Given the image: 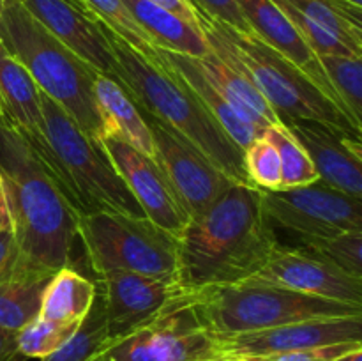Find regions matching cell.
Instances as JSON below:
<instances>
[{"instance_id":"15","label":"cell","mask_w":362,"mask_h":361,"mask_svg":"<svg viewBox=\"0 0 362 361\" xmlns=\"http://www.w3.org/2000/svg\"><path fill=\"white\" fill-rule=\"evenodd\" d=\"M250 280L362 306V278L349 275L336 265L297 248L279 246L267 264Z\"/></svg>"},{"instance_id":"19","label":"cell","mask_w":362,"mask_h":361,"mask_svg":"<svg viewBox=\"0 0 362 361\" xmlns=\"http://www.w3.org/2000/svg\"><path fill=\"white\" fill-rule=\"evenodd\" d=\"M0 103L9 122L34 147L39 158L48 154L42 134L41 88L27 67L0 41Z\"/></svg>"},{"instance_id":"16","label":"cell","mask_w":362,"mask_h":361,"mask_svg":"<svg viewBox=\"0 0 362 361\" xmlns=\"http://www.w3.org/2000/svg\"><path fill=\"white\" fill-rule=\"evenodd\" d=\"M310 156L318 180L362 200V147L359 134L346 133L318 120L285 124Z\"/></svg>"},{"instance_id":"43","label":"cell","mask_w":362,"mask_h":361,"mask_svg":"<svg viewBox=\"0 0 362 361\" xmlns=\"http://www.w3.org/2000/svg\"><path fill=\"white\" fill-rule=\"evenodd\" d=\"M216 361H244V360H216Z\"/></svg>"},{"instance_id":"5","label":"cell","mask_w":362,"mask_h":361,"mask_svg":"<svg viewBox=\"0 0 362 361\" xmlns=\"http://www.w3.org/2000/svg\"><path fill=\"white\" fill-rule=\"evenodd\" d=\"M41 112L42 134L48 145V156L41 161L74 211L78 214L117 211L145 216L101 144L87 137L69 113L42 91Z\"/></svg>"},{"instance_id":"40","label":"cell","mask_w":362,"mask_h":361,"mask_svg":"<svg viewBox=\"0 0 362 361\" xmlns=\"http://www.w3.org/2000/svg\"><path fill=\"white\" fill-rule=\"evenodd\" d=\"M7 122H9V119H7L6 110H4L2 103H0V124H7Z\"/></svg>"},{"instance_id":"42","label":"cell","mask_w":362,"mask_h":361,"mask_svg":"<svg viewBox=\"0 0 362 361\" xmlns=\"http://www.w3.org/2000/svg\"><path fill=\"white\" fill-rule=\"evenodd\" d=\"M74 4H78V6H83V7H88L87 4H85V0H73Z\"/></svg>"},{"instance_id":"12","label":"cell","mask_w":362,"mask_h":361,"mask_svg":"<svg viewBox=\"0 0 362 361\" xmlns=\"http://www.w3.org/2000/svg\"><path fill=\"white\" fill-rule=\"evenodd\" d=\"M219 360H253L311 347L362 342V315L292 322L239 335H216Z\"/></svg>"},{"instance_id":"23","label":"cell","mask_w":362,"mask_h":361,"mask_svg":"<svg viewBox=\"0 0 362 361\" xmlns=\"http://www.w3.org/2000/svg\"><path fill=\"white\" fill-rule=\"evenodd\" d=\"M95 292V282L73 268L59 269L46 285L37 317L60 324H80L90 310Z\"/></svg>"},{"instance_id":"32","label":"cell","mask_w":362,"mask_h":361,"mask_svg":"<svg viewBox=\"0 0 362 361\" xmlns=\"http://www.w3.org/2000/svg\"><path fill=\"white\" fill-rule=\"evenodd\" d=\"M243 161L250 183L258 190L281 188V163L274 145L258 137L243 151Z\"/></svg>"},{"instance_id":"36","label":"cell","mask_w":362,"mask_h":361,"mask_svg":"<svg viewBox=\"0 0 362 361\" xmlns=\"http://www.w3.org/2000/svg\"><path fill=\"white\" fill-rule=\"evenodd\" d=\"M0 361H27L18 350V333L0 329Z\"/></svg>"},{"instance_id":"25","label":"cell","mask_w":362,"mask_h":361,"mask_svg":"<svg viewBox=\"0 0 362 361\" xmlns=\"http://www.w3.org/2000/svg\"><path fill=\"white\" fill-rule=\"evenodd\" d=\"M272 2L290 6L313 23L332 32L354 52L362 55V7L349 6L339 0H272Z\"/></svg>"},{"instance_id":"29","label":"cell","mask_w":362,"mask_h":361,"mask_svg":"<svg viewBox=\"0 0 362 361\" xmlns=\"http://www.w3.org/2000/svg\"><path fill=\"white\" fill-rule=\"evenodd\" d=\"M88 9L105 27H108L113 34L133 46L141 55L154 59V48L151 38L141 30L140 25L129 13L122 0H85Z\"/></svg>"},{"instance_id":"6","label":"cell","mask_w":362,"mask_h":361,"mask_svg":"<svg viewBox=\"0 0 362 361\" xmlns=\"http://www.w3.org/2000/svg\"><path fill=\"white\" fill-rule=\"evenodd\" d=\"M189 299L198 317L214 335H239L313 319L362 315V306L257 280L189 290Z\"/></svg>"},{"instance_id":"31","label":"cell","mask_w":362,"mask_h":361,"mask_svg":"<svg viewBox=\"0 0 362 361\" xmlns=\"http://www.w3.org/2000/svg\"><path fill=\"white\" fill-rule=\"evenodd\" d=\"M80 324H60V322L45 321L35 317L30 324L25 326L18 331V350L27 360L30 357H46L48 354L55 353L71 338Z\"/></svg>"},{"instance_id":"37","label":"cell","mask_w":362,"mask_h":361,"mask_svg":"<svg viewBox=\"0 0 362 361\" xmlns=\"http://www.w3.org/2000/svg\"><path fill=\"white\" fill-rule=\"evenodd\" d=\"M14 251H16V244H14V232L13 227L2 230L0 232V276L7 271L14 258Z\"/></svg>"},{"instance_id":"8","label":"cell","mask_w":362,"mask_h":361,"mask_svg":"<svg viewBox=\"0 0 362 361\" xmlns=\"http://www.w3.org/2000/svg\"><path fill=\"white\" fill-rule=\"evenodd\" d=\"M219 28L232 42L233 50L250 71L258 91L274 110L279 122L286 124L297 119L318 120L361 137V130L356 127L350 117L286 57L265 45L253 32L243 34L223 23H219Z\"/></svg>"},{"instance_id":"13","label":"cell","mask_w":362,"mask_h":361,"mask_svg":"<svg viewBox=\"0 0 362 361\" xmlns=\"http://www.w3.org/2000/svg\"><path fill=\"white\" fill-rule=\"evenodd\" d=\"M95 285L105 303L106 340L126 335L152 321L187 292L175 278H158L129 271L103 273Z\"/></svg>"},{"instance_id":"11","label":"cell","mask_w":362,"mask_h":361,"mask_svg":"<svg viewBox=\"0 0 362 361\" xmlns=\"http://www.w3.org/2000/svg\"><path fill=\"white\" fill-rule=\"evenodd\" d=\"M144 117L154 138V161L161 166L189 219L207 211L232 184H237L168 124L148 113Z\"/></svg>"},{"instance_id":"20","label":"cell","mask_w":362,"mask_h":361,"mask_svg":"<svg viewBox=\"0 0 362 361\" xmlns=\"http://www.w3.org/2000/svg\"><path fill=\"white\" fill-rule=\"evenodd\" d=\"M156 53L179 73V76L186 81L187 87L200 99V103L205 106L209 115L223 127V131L228 134L230 140L240 151H244L251 142L262 137L260 130H257L240 113H237V110L230 105L228 99L223 96V92L216 87L214 81L202 69L197 59L163 48H156Z\"/></svg>"},{"instance_id":"26","label":"cell","mask_w":362,"mask_h":361,"mask_svg":"<svg viewBox=\"0 0 362 361\" xmlns=\"http://www.w3.org/2000/svg\"><path fill=\"white\" fill-rule=\"evenodd\" d=\"M262 137L274 145L279 156V163H281V188L279 190L306 186L318 180V173L310 156L304 151L303 145L293 138V134L286 130L285 124L278 122L274 126L265 127Z\"/></svg>"},{"instance_id":"41","label":"cell","mask_w":362,"mask_h":361,"mask_svg":"<svg viewBox=\"0 0 362 361\" xmlns=\"http://www.w3.org/2000/svg\"><path fill=\"white\" fill-rule=\"evenodd\" d=\"M339 2H345V4H349V6H354V7H362V0H339Z\"/></svg>"},{"instance_id":"10","label":"cell","mask_w":362,"mask_h":361,"mask_svg":"<svg viewBox=\"0 0 362 361\" xmlns=\"http://www.w3.org/2000/svg\"><path fill=\"white\" fill-rule=\"evenodd\" d=\"M271 227L296 234L303 243L362 230V200L322 180L286 190H260Z\"/></svg>"},{"instance_id":"24","label":"cell","mask_w":362,"mask_h":361,"mask_svg":"<svg viewBox=\"0 0 362 361\" xmlns=\"http://www.w3.org/2000/svg\"><path fill=\"white\" fill-rule=\"evenodd\" d=\"M52 276H0V329L21 331L41 310Z\"/></svg>"},{"instance_id":"44","label":"cell","mask_w":362,"mask_h":361,"mask_svg":"<svg viewBox=\"0 0 362 361\" xmlns=\"http://www.w3.org/2000/svg\"><path fill=\"white\" fill-rule=\"evenodd\" d=\"M0 2H2V0H0Z\"/></svg>"},{"instance_id":"21","label":"cell","mask_w":362,"mask_h":361,"mask_svg":"<svg viewBox=\"0 0 362 361\" xmlns=\"http://www.w3.org/2000/svg\"><path fill=\"white\" fill-rule=\"evenodd\" d=\"M94 98L101 119V138L122 140L154 159L156 147L151 127L136 103L120 84L98 73L94 80Z\"/></svg>"},{"instance_id":"7","label":"cell","mask_w":362,"mask_h":361,"mask_svg":"<svg viewBox=\"0 0 362 361\" xmlns=\"http://www.w3.org/2000/svg\"><path fill=\"white\" fill-rule=\"evenodd\" d=\"M78 237L95 275L129 271L175 278L179 239L147 216L117 211L78 214Z\"/></svg>"},{"instance_id":"17","label":"cell","mask_w":362,"mask_h":361,"mask_svg":"<svg viewBox=\"0 0 362 361\" xmlns=\"http://www.w3.org/2000/svg\"><path fill=\"white\" fill-rule=\"evenodd\" d=\"M28 13L98 73L115 76V57L103 25L88 7L73 0H21Z\"/></svg>"},{"instance_id":"22","label":"cell","mask_w":362,"mask_h":361,"mask_svg":"<svg viewBox=\"0 0 362 361\" xmlns=\"http://www.w3.org/2000/svg\"><path fill=\"white\" fill-rule=\"evenodd\" d=\"M141 30L151 38L156 48L182 53L193 59H204L211 48L200 30V25L187 23L170 11L148 0H122Z\"/></svg>"},{"instance_id":"39","label":"cell","mask_w":362,"mask_h":361,"mask_svg":"<svg viewBox=\"0 0 362 361\" xmlns=\"http://www.w3.org/2000/svg\"><path fill=\"white\" fill-rule=\"evenodd\" d=\"M332 361H362V347L350 350V353L341 354V356H338L336 360H332Z\"/></svg>"},{"instance_id":"2","label":"cell","mask_w":362,"mask_h":361,"mask_svg":"<svg viewBox=\"0 0 362 361\" xmlns=\"http://www.w3.org/2000/svg\"><path fill=\"white\" fill-rule=\"evenodd\" d=\"M279 246L260 190L232 184L179 236L175 280L186 290L250 280Z\"/></svg>"},{"instance_id":"35","label":"cell","mask_w":362,"mask_h":361,"mask_svg":"<svg viewBox=\"0 0 362 361\" xmlns=\"http://www.w3.org/2000/svg\"><path fill=\"white\" fill-rule=\"evenodd\" d=\"M148 2L170 11V13H173L175 16L186 20L187 23L198 25L197 9H194V6L189 2V0H148Z\"/></svg>"},{"instance_id":"14","label":"cell","mask_w":362,"mask_h":361,"mask_svg":"<svg viewBox=\"0 0 362 361\" xmlns=\"http://www.w3.org/2000/svg\"><path fill=\"white\" fill-rule=\"evenodd\" d=\"M99 144L131 195L136 198L144 214L179 239L189 223V214L177 198L161 166L151 156L117 138L105 137Z\"/></svg>"},{"instance_id":"38","label":"cell","mask_w":362,"mask_h":361,"mask_svg":"<svg viewBox=\"0 0 362 361\" xmlns=\"http://www.w3.org/2000/svg\"><path fill=\"white\" fill-rule=\"evenodd\" d=\"M11 227V211H9V202H7L6 190H4L2 177H0V232Z\"/></svg>"},{"instance_id":"9","label":"cell","mask_w":362,"mask_h":361,"mask_svg":"<svg viewBox=\"0 0 362 361\" xmlns=\"http://www.w3.org/2000/svg\"><path fill=\"white\" fill-rule=\"evenodd\" d=\"M218 340L198 317L189 290L152 321L105 340L88 361H216Z\"/></svg>"},{"instance_id":"1","label":"cell","mask_w":362,"mask_h":361,"mask_svg":"<svg viewBox=\"0 0 362 361\" xmlns=\"http://www.w3.org/2000/svg\"><path fill=\"white\" fill-rule=\"evenodd\" d=\"M0 177L16 244L13 262L2 276H53L59 269L71 268L78 212L11 122L0 124Z\"/></svg>"},{"instance_id":"30","label":"cell","mask_w":362,"mask_h":361,"mask_svg":"<svg viewBox=\"0 0 362 361\" xmlns=\"http://www.w3.org/2000/svg\"><path fill=\"white\" fill-rule=\"evenodd\" d=\"M304 251L362 278V230L304 243Z\"/></svg>"},{"instance_id":"33","label":"cell","mask_w":362,"mask_h":361,"mask_svg":"<svg viewBox=\"0 0 362 361\" xmlns=\"http://www.w3.org/2000/svg\"><path fill=\"white\" fill-rule=\"evenodd\" d=\"M194 9L202 11L204 14L211 16L212 20L226 25L243 34H251V27L247 25L243 11H240L239 0H189Z\"/></svg>"},{"instance_id":"18","label":"cell","mask_w":362,"mask_h":361,"mask_svg":"<svg viewBox=\"0 0 362 361\" xmlns=\"http://www.w3.org/2000/svg\"><path fill=\"white\" fill-rule=\"evenodd\" d=\"M239 6L253 34L260 38L265 45H269L276 52L281 53L283 57H286L290 62L296 64L329 99H332L350 117L349 110L339 101L334 87L329 81L318 57L308 46V42L304 41L299 30L293 27L288 16L272 0H239ZM350 120L356 124L352 117H350ZM356 127L361 130L359 124H356Z\"/></svg>"},{"instance_id":"3","label":"cell","mask_w":362,"mask_h":361,"mask_svg":"<svg viewBox=\"0 0 362 361\" xmlns=\"http://www.w3.org/2000/svg\"><path fill=\"white\" fill-rule=\"evenodd\" d=\"M103 30L117 62L113 80L131 96L140 112L168 124L233 183L253 186L244 170L243 151L209 115L179 73L156 53V48L154 59H148L105 25Z\"/></svg>"},{"instance_id":"28","label":"cell","mask_w":362,"mask_h":361,"mask_svg":"<svg viewBox=\"0 0 362 361\" xmlns=\"http://www.w3.org/2000/svg\"><path fill=\"white\" fill-rule=\"evenodd\" d=\"M339 101L349 110L356 124H362V57H318Z\"/></svg>"},{"instance_id":"4","label":"cell","mask_w":362,"mask_h":361,"mask_svg":"<svg viewBox=\"0 0 362 361\" xmlns=\"http://www.w3.org/2000/svg\"><path fill=\"white\" fill-rule=\"evenodd\" d=\"M0 41L27 67L37 87L62 106L81 131L101 142V119L94 98L98 71L49 34L21 4L0 2Z\"/></svg>"},{"instance_id":"34","label":"cell","mask_w":362,"mask_h":361,"mask_svg":"<svg viewBox=\"0 0 362 361\" xmlns=\"http://www.w3.org/2000/svg\"><path fill=\"white\" fill-rule=\"evenodd\" d=\"M359 347H362V342H343V343H332V345L292 350V353L272 354V356L253 357V360H244V361H332L338 356H341V354L350 353V350L354 349H359Z\"/></svg>"},{"instance_id":"27","label":"cell","mask_w":362,"mask_h":361,"mask_svg":"<svg viewBox=\"0 0 362 361\" xmlns=\"http://www.w3.org/2000/svg\"><path fill=\"white\" fill-rule=\"evenodd\" d=\"M106 338H108V333H106L105 303L98 289L90 310L87 311L76 331L62 347L42 357L41 361H88Z\"/></svg>"}]
</instances>
